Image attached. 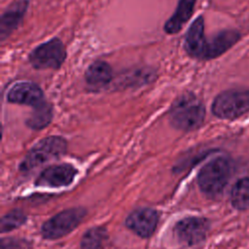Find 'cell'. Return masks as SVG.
<instances>
[{
    "mask_svg": "<svg viewBox=\"0 0 249 249\" xmlns=\"http://www.w3.org/2000/svg\"><path fill=\"white\" fill-rule=\"evenodd\" d=\"M196 0H179L177 8L172 17L165 22L164 30L168 34H175L180 31L185 22L193 15Z\"/></svg>",
    "mask_w": 249,
    "mask_h": 249,
    "instance_id": "obj_14",
    "label": "cell"
},
{
    "mask_svg": "<svg viewBox=\"0 0 249 249\" xmlns=\"http://www.w3.org/2000/svg\"><path fill=\"white\" fill-rule=\"evenodd\" d=\"M206 39L204 35V18L199 16L193 21L186 34L185 50L188 54L203 60Z\"/></svg>",
    "mask_w": 249,
    "mask_h": 249,
    "instance_id": "obj_11",
    "label": "cell"
},
{
    "mask_svg": "<svg viewBox=\"0 0 249 249\" xmlns=\"http://www.w3.org/2000/svg\"><path fill=\"white\" fill-rule=\"evenodd\" d=\"M7 98L12 103L38 106L44 102L42 89L33 83L21 82L14 85L8 92Z\"/></svg>",
    "mask_w": 249,
    "mask_h": 249,
    "instance_id": "obj_10",
    "label": "cell"
},
{
    "mask_svg": "<svg viewBox=\"0 0 249 249\" xmlns=\"http://www.w3.org/2000/svg\"><path fill=\"white\" fill-rule=\"evenodd\" d=\"M77 170L70 164H58L46 168L38 177L36 184L44 187H62L69 185Z\"/></svg>",
    "mask_w": 249,
    "mask_h": 249,
    "instance_id": "obj_12",
    "label": "cell"
},
{
    "mask_svg": "<svg viewBox=\"0 0 249 249\" xmlns=\"http://www.w3.org/2000/svg\"><path fill=\"white\" fill-rule=\"evenodd\" d=\"M86 215L84 208H71L59 212L42 227V234L45 238L56 239L72 231Z\"/></svg>",
    "mask_w": 249,
    "mask_h": 249,
    "instance_id": "obj_6",
    "label": "cell"
},
{
    "mask_svg": "<svg viewBox=\"0 0 249 249\" xmlns=\"http://www.w3.org/2000/svg\"><path fill=\"white\" fill-rule=\"evenodd\" d=\"M231 172V161L225 157H218L200 169L197 176L198 186L206 196L216 197L225 190Z\"/></svg>",
    "mask_w": 249,
    "mask_h": 249,
    "instance_id": "obj_2",
    "label": "cell"
},
{
    "mask_svg": "<svg viewBox=\"0 0 249 249\" xmlns=\"http://www.w3.org/2000/svg\"><path fill=\"white\" fill-rule=\"evenodd\" d=\"M158 213L151 208H140L133 211L126 219V226L137 235L149 237L158 225Z\"/></svg>",
    "mask_w": 249,
    "mask_h": 249,
    "instance_id": "obj_9",
    "label": "cell"
},
{
    "mask_svg": "<svg viewBox=\"0 0 249 249\" xmlns=\"http://www.w3.org/2000/svg\"><path fill=\"white\" fill-rule=\"evenodd\" d=\"M52 107L43 102L40 105L36 106L31 116L27 119L28 126L34 129H41L48 125L52 120Z\"/></svg>",
    "mask_w": 249,
    "mask_h": 249,
    "instance_id": "obj_17",
    "label": "cell"
},
{
    "mask_svg": "<svg viewBox=\"0 0 249 249\" xmlns=\"http://www.w3.org/2000/svg\"><path fill=\"white\" fill-rule=\"evenodd\" d=\"M231 203L239 210L249 209V177H243L237 180L231 191Z\"/></svg>",
    "mask_w": 249,
    "mask_h": 249,
    "instance_id": "obj_16",
    "label": "cell"
},
{
    "mask_svg": "<svg viewBox=\"0 0 249 249\" xmlns=\"http://www.w3.org/2000/svg\"><path fill=\"white\" fill-rule=\"evenodd\" d=\"M241 39V33L237 29H223L206 39L203 60L217 58L231 49Z\"/></svg>",
    "mask_w": 249,
    "mask_h": 249,
    "instance_id": "obj_8",
    "label": "cell"
},
{
    "mask_svg": "<svg viewBox=\"0 0 249 249\" xmlns=\"http://www.w3.org/2000/svg\"><path fill=\"white\" fill-rule=\"evenodd\" d=\"M66 151V142L59 136H49L39 141L25 156L20 169L27 171L51 160L56 159Z\"/></svg>",
    "mask_w": 249,
    "mask_h": 249,
    "instance_id": "obj_4",
    "label": "cell"
},
{
    "mask_svg": "<svg viewBox=\"0 0 249 249\" xmlns=\"http://www.w3.org/2000/svg\"><path fill=\"white\" fill-rule=\"evenodd\" d=\"M211 111L222 120L233 121L249 112V89H230L220 92L213 100Z\"/></svg>",
    "mask_w": 249,
    "mask_h": 249,
    "instance_id": "obj_3",
    "label": "cell"
},
{
    "mask_svg": "<svg viewBox=\"0 0 249 249\" xmlns=\"http://www.w3.org/2000/svg\"><path fill=\"white\" fill-rule=\"evenodd\" d=\"M210 224L201 217H187L180 220L174 228L178 239L189 246L196 245L205 239Z\"/></svg>",
    "mask_w": 249,
    "mask_h": 249,
    "instance_id": "obj_7",
    "label": "cell"
},
{
    "mask_svg": "<svg viewBox=\"0 0 249 249\" xmlns=\"http://www.w3.org/2000/svg\"><path fill=\"white\" fill-rule=\"evenodd\" d=\"M25 215L19 210H13L7 213L1 220V231L6 232L18 228L25 222Z\"/></svg>",
    "mask_w": 249,
    "mask_h": 249,
    "instance_id": "obj_19",
    "label": "cell"
},
{
    "mask_svg": "<svg viewBox=\"0 0 249 249\" xmlns=\"http://www.w3.org/2000/svg\"><path fill=\"white\" fill-rule=\"evenodd\" d=\"M107 238L106 231L102 228L89 229L81 241L82 249H102Z\"/></svg>",
    "mask_w": 249,
    "mask_h": 249,
    "instance_id": "obj_18",
    "label": "cell"
},
{
    "mask_svg": "<svg viewBox=\"0 0 249 249\" xmlns=\"http://www.w3.org/2000/svg\"><path fill=\"white\" fill-rule=\"evenodd\" d=\"M1 249H20V245L16 239L3 238L1 240Z\"/></svg>",
    "mask_w": 249,
    "mask_h": 249,
    "instance_id": "obj_20",
    "label": "cell"
},
{
    "mask_svg": "<svg viewBox=\"0 0 249 249\" xmlns=\"http://www.w3.org/2000/svg\"><path fill=\"white\" fill-rule=\"evenodd\" d=\"M85 77L89 86L92 88H102L110 83L113 72L107 62L95 61L88 68Z\"/></svg>",
    "mask_w": 249,
    "mask_h": 249,
    "instance_id": "obj_15",
    "label": "cell"
},
{
    "mask_svg": "<svg viewBox=\"0 0 249 249\" xmlns=\"http://www.w3.org/2000/svg\"><path fill=\"white\" fill-rule=\"evenodd\" d=\"M66 57L63 43L58 38L38 46L29 54V61L36 69H58Z\"/></svg>",
    "mask_w": 249,
    "mask_h": 249,
    "instance_id": "obj_5",
    "label": "cell"
},
{
    "mask_svg": "<svg viewBox=\"0 0 249 249\" xmlns=\"http://www.w3.org/2000/svg\"><path fill=\"white\" fill-rule=\"evenodd\" d=\"M205 117L202 102L193 93H184L171 106L169 119L173 126L184 131L198 128Z\"/></svg>",
    "mask_w": 249,
    "mask_h": 249,
    "instance_id": "obj_1",
    "label": "cell"
},
{
    "mask_svg": "<svg viewBox=\"0 0 249 249\" xmlns=\"http://www.w3.org/2000/svg\"><path fill=\"white\" fill-rule=\"evenodd\" d=\"M28 7V0H18L14 2L2 15L0 21V37L5 40L15 31L23 19Z\"/></svg>",
    "mask_w": 249,
    "mask_h": 249,
    "instance_id": "obj_13",
    "label": "cell"
}]
</instances>
